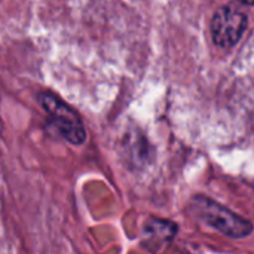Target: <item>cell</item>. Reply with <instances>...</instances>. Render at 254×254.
<instances>
[{
	"mask_svg": "<svg viewBox=\"0 0 254 254\" xmlns=\"http://www.w3.org/2000/svg\"><path fill=\"white\" fill-rule=\"evenodd\" d=\"M247 27V15L232 6L220 7L211 19V36L217 46L231 48L243 36Z\"/></svg>",
	"mask_w": 254,
	"mask_h": 254,
	"instance_id": "cell-3",
	"label": "cell"
},
{
	"mask_svg": "<svg viewBox=\"0 0 254 254\" xmlns=\"http://www.w3.org/2000/svg\"><path fill=\"white\" fill-rule=\"evenodd\" d=\"M176 231H177V228L174 223L159 220V219H150L144 228V235H146V240L149 241V244L162 246L165 243H170L174 238Z\"/></svg>",
	"mask_w": 254,
	"mask_h": 254,
	"instance_id": "cell-4",
	"label": "cell"
},
{
	"mask_svg": "<svg viewBox=\"0 0 254 254\" xmlns=\"http://www.w3.org/2000/svg\"><path fill=\"white\" fill-rule=\"evenodd\" d=\"M190 208L199 220L231 238H244L253 232V225L249 220L229 211L210 198H192Z\"/></svg>",
	"mask_w": 254,
	"mask_h": 254,
	"instance_id": "cell-1",
	"label": "cell"
},
{
	"mask_svg": "<svg viewBox=\"0 0 254 254\" xmlns=\"http://www.w3.org/2000/svg\"><path fill=\"white\" fill-rule=\"evenodd\" d=\"M180 254H188V253H180Z\"/></svg>",
	"mask_w": 254,
	"mask_h": 254,
	"instance_id": "cell-5",
	"label": "cell"
},
{
	"mask_svg": "<svg viewBox=\"0 0 254 254\" xmlns=\"http://www.w3.org/2000/svg\"><path fill=\"white\" fill-rule=\"evenodd\" d=\"M40 104L43 110L52 118V122L57 125L58 131L67 141L73 144H82L85 141L86 132L83 124L79 115L68 104H65L52 92H42Z\"/></svg>",
	"mask_w": 254,
	"mask_h": 254,
	"instance_id": "cell-2",
	"label": "cell"
}]
</instances>
